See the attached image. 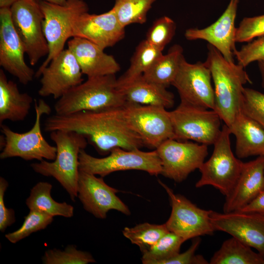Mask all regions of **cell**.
Masks as SVG:
<instances>
[{
  "label": "cell",
  "mask_w": 264,
  "mask_h": 264,
  "mask_svg": "<svg viewBox=\"0 0 264 264\" xmlns=\"http://www.w3.org/2000/svg\"><path fill=\"white\" fill-rule=\"evenodd\" d=\"M44 130L73 131L83 134L102 154L116 147L126 150L140 149L144 144L129 125L123 108L82 111L48 117Z\"/></svg>",
  "instance_id": "1"
},
{
  "label": "cell",
  "mask_w": 264,
  "mask_h": 264,
  "mask_svg": "<svg viewBox=\"0 0 264 264\" xmlns=\"http://www.w3.org/2000/svg\"><path fill=\"white\" fill-rule=\"evenodd\" d=\"M204 62L209 69L214 84V110L229 127L242 112L244 85L252 83L244 67L227 61L214 46L207 44Z\"/></svg>",
  "instance_id": "2"
},
{
  "label": "cell",
  "mask_w": 264,
  "mask_h": 264,
  "mask_svg": "<svg viewBox=\"0 0 264 264\" xmlns=\"http://www.w3.org/2000/svg\"><path fill=\"white\" fill-rule=\"evenodd\" d=\"M126 99L117 85L115 74L88 78L59 98L55 114L66 115L124 107Z\"/></svg>",
  "instance_id": "3"
},
{
  "label": "cell",
  "mask_w": 264,
  "mask_h": 264,
  "mask_svg": "<svg viewBox=\"0 0 264 264\" xmlns=\"http://www.w3.org/2000/svg\"><path fill=\"white\" fill-rule=\"evenodd\" d=\"M56 144V156L52 162L43 160L31 164L34 172L56 179L68 194L71 200L77 197L79 176V155L85 149L87 139L82 134L69 131L56 130L50 132Z\"/></svg>",
  "instance_id": "4"
},
{
  "label": "cell",
  "mask_w": 264,
  "mask_h": 264,
  "mask_svg": "<svg viewBox=\"0 0 264 264\" xmlns=\"http://www.w3.org/2000/svg\"><path fill=\"white\" fill-rule=\"evenodd\" d=\"M35 120L27 132L19 133L6 125H0V132L5 137V145L0 154V158L19 157L25 160L36 159L54 160L56 156V146L49 144L41 131V119L44 114L51 111L50 106L43 99L34 100Z\"/></svg>",
  "instance_id": "5"
},
{
  "label": "cell",
  "mask_w": 264,
  "mask_h": 264,
  "mask_svg": "<svg viewBox=\"0 0 264 264\" xmlns=\"http://www.w3.org/2000/svg\"><path fill=\"white\" fill-rule=\"evenodd\" d=\"M79 171L105 177L114 172L141 170L152 176L161 174V161L156 150L144 152L140 149H112L109 154L98 158L82 150L79 155Z\"/></svg>",
  "instance_id": "6"
},
{
  "label": "cell",
  "mask_w": 264,
  "mask_h": 264,
  "mask_svg": "<svg viewBox=\"0 0 264 264\" xmlns=\"http://www.w3.org/2000/svg\"><path fill=\"white\" fill-rule=\"evenodd\" d=\"M230 130L224 124L214 143L210 157L199 168L201 176L196 188L211 185L225 197L232 190L241 173L243 162L236 157L231 147Z\"/></svg>",
  "instance_id": "7"
},
{
  "label": "cell",
  "mask_w": 264,
  "mask_h": 264,
  "mask_svg": "<svg viewBox=\"0 0 264 264\" xmlns=\"http://www.w3.org/2000/svg\"><path fill=\"white\" fill-rule=\"evenodd\" d=\"M44 14L43 31L47 43L48 54L35 76H40L42 71L62 51L67 40L72 37V26L75 19L88 12L84 0H66L63 5L39 1Z\"/></svg>",
  "instance_id": "8"
},
{
  "label": "cell",
  "mask_w": 264,
  "mask_h": 264,
  "mask_svg": "<svg viewBox=\"0 0 264 264\" xmlns=\"http://www.w3.org/2000/svg\"><path fill=\"white\" fill-rule=\"evenodd\" d=\"M169 113L176 139L208 146L219 136L221 119L214 110L180 102Z\"/></svg>",
  "instance_id": "9"
},
{
  "label": "cell",
  "mask_w": 264,
  "mask_h": 264,
  "mask_svg": "<svg viewBox=\"0 0 264 264\" xmlns=\"http://www.w3.org/2000/svg\"><path fill=\"white\" fill-rule=\"evenodd\" d=\"M10 8L13 24L23 44L30 65L35 66L48 54L43 28L44 17L39 1L19 0Z\"/></svg>",
  "instance_id": "10"
},
{
  "label": "cell",
  "mask_w": 264,
  "mask_h": 264,
  "mask_svg": "<svg viewBox=\"0 0 264 264\" xmlns=\"http://www.w3.org/2000/svg\"><path fill=\"white\" fill-rule=\"evenodd\" d=\"M126 119L144 145L155 150L163 142L175 139L170 113L162 107L127 103Z\"/></svg>",
  "instance_id": "11"
},
{
  "label": "cell",
  "mask_w": 264,
  "mask_h": 264,
  "mask_svg": "<svg viewBox=\"0 0 264 264\" xmlns=\"http://www.w3.org/2000/svg\"><path fill=\"white\" fill-rule=\"evenodd\" d=\"M169 195L171 213L165 223L169 231L185 241L204 235H212L216 231L211 220V210L198 207L184 196L176 194L166 185L158 180Z\"/></svg>",
  "instance_id": "12"
},
{
  "label": "cell",
  "mask_w": 264,
  "mask_h": 264,
  "mask_svg": "<svg viewBox=\"0 0 264 264\" xmlns=\"http://www.w3.org/2000/svg\"><path fill=\"white\" fill-rule=\"evenodd\" d=\"M161 161V174L177 182L199 169L208 155V146L188 141L170 139L156 149Z\"/></svg>",
  "instance_id": "13"
},
{
  "label": "cell",
  "mask_w": 264,
  "mask_h": 264,
  "mask_svg": "<svg viewBox=\"0 0 264 264\" xmlns=\"http://www.w3.org/2000/svg\"><path fill=\"white\" fill-rule=\"evenodd\" d=\"M210 71L204 62H188L183 57L172 84L176 89L180 102L214 110L215 94Z\"/></svg>",
  "instance_id": "14"
},
{
  "label": "cell",
  "mask_w": 264,
  "mask_h": 264,
  "mask_svg": "<svg viewBox=\"0 0 264 264\" xmlns=\"http://www.w3.org/2000/svg\"><path fill=\"white\" fill-rule=\"evenodd\" d=\"M118 191L108 185L103 177L79 172L77 197L84 209L99 219H105L107 213L115 210L129 216V207L117 196Z\"/></svg>",
  "instance_id": "15"
},
{
  "label": "cell",
  "mask_w": 264,
  "mask_h": 264,
  "mask_svg": "<svg viewBox=\"0 0 264 264\" xmlns=\"http://www.w3.org/2000/svg\"><path fill=\"white\" fill-rule=\"evenodd\" d=\"M210 217L216 231L227 233L255 248L264 259V215L241 211L219 213L212 210Z\"/></svg>",
  "instance_id": "16"
},
{
  "label": "cell",
  "mask_w": 264,
  "mask_h": 264,
  "mask_svg": "<svg viewBox=\"0 0 264 264\" xmlns=\"http://www.w3.org/2000/svg\"><path fill=\"white\" fill-rule=\"evenodd\" d=\"M83 74L74 55L64 49L42 71L38 94L58 99L83 82Z\"/></svg>",
  "instance_id": "17"
},
{
  "label": "cell",
  "mask_w": 264,
  "mask_h": 264,
  "mask_svg": "<svg viewBox=\"0 0 264 264\" xmlns=\"http://www.w3.org/2000/svg\"><path fill=\"white\" fill-rule=\"evenodd\" d=\"M25 50L13 24L10 8H0V66L24 85L31 82L34 70L25 63Z\"/></svg>",
  "instance_id": "18"
},
{
  "label": "cell",
  "mask_w": 264,
  "mask_h": 264,
  "mask_svg": "<svg viewBox=\"0 0 264 264\" xmlns=\"http://www.w3.org/2000/svg\"><path fill=\"white\" fill-rule=\"evenodd\" d=\"M239 2V0H230L227 8L216 22L203 28L186 29L185 38L189 41H205L216 48L227 61L235 62L233 57L237 50L235 20Z\"/></svg>",
  "instance_id": "19"
},
{
  "label": "cell",
  "mask_w": 264,
  "mask_h": 264,
  "mask_svg": "<svg viewBox=\"0 0 264 264\" xmlns=\"http://www.w3.org/2000/svg\"><path fill=\"white\" fill-rule=\"evenodd\" d=\"M125 34V27L112 8L100 14L85 12L75 19L72 26V38L85 39L104 49L122 40Z\"/></svg>",
  "instance_id": "20"
},
{
  "label": "cell",
  "mask_w": 264,
  "mask_h": 264,
  "mask_svg": "<svg viewBox=\"0 0 264 264\" xmlns=\"http://www.w3.org/2000/svg\"><path fill=\"white\" fill-rule=\"evenodd\" d=\"M264 189V156L243 162L239 176L225 197L223 212L240 211Z\"/></svg>",
  "instance_id": "21"
},
{
  "label": "cell",
  "mask_w": 264,
  "mask_h": 264,
  "mask_svg": "<svg viewBox=\"0 0 264 264\" xmlns=\"http://www.w3.org/2000/svg\"><path fill=\"white\" fill-rule=\"evenodd\" d=\"M67 44L83 74L88 78L115 74L120 70L119 64L112 55L88 40L74 37Z\"/></svg>",
  "instance_id": "22"
},
{
  "label": "cell",
  "mask_w": 264,
  "mask_h": 264,
  "mask_svg": "<svg viewBox=\"0 0 264 264\" xmlns=\"http://www.w3.org/2000/svg\"><path fill=\"white\" fill-rule=\"evenodd\" d=\"M228 128L236 137L238 158L264 156V129L258 123L242 111Z\"/></svg>",
  "instance_id": "23"
},
{
  "label": "cell",
  "mask_w": 264,
  "mask_h": 264,
  "mask_svg": "<svg viewBox=\"0 0 264 264\" xmlns=\"http://www.w3.org/2000/svg\"><path fill=\"white\" fill-rule=\"evenodd\" d=\"M117 86L127 103L159 106L165 109L172 108L174 105V95L167 90V87L147 80L143 75Z\"/></svg>",
  "instance_id": "24"
},
{
  "label": "cell",
  "mask_w": 264,
  "mask_h": 264,
  "mask_svg": "<svg viewBox=\"0 0 264 264\" xmlns=\"http://www.w3.org/2000/svg\"><path fill=\"white\" fill-rule=\"evenodd\" d=\"M33 102L32 97L20 91L17 85L8 80L0 69V125L5 120L12 122L24 120Z\"/></svg>",
  "instance_id": "25"
},
{
  "label": "cell",
  "mask_w": 264,
  "mask_h": 264,
  "mask_svg": "<svg viewBox=\"0 0 264 264\" xmlns=\"http://www.w3.org/2000/svg\"><path fill=\"white\" fill-rule=\"evenodd\" d=\"M52 185L47 182L40 181L31 189L25 204L29 210H37L47 215L71 218L74 215V207L66 202L56 201L51 196Z\"/></svg>",
  "instance_id": "26"
},
{
  "label": "cell",
  "mask_w": 264,
  "mask_h": 264,
  "mask_svg": "<svg viewBox=\"0 0 264 264\" xmlns=\"http://www.w3.org/2000/svg\"><path fill=\"white\" fill-rule=\"evenodd\" d=\"M183 52L180 45H173L166 54H162L156 59L143 76L149 81L167 88L172 85L177 75L184 57Z\"/></svg>",
  "instance_id": "27"
},
{
  "label": "cell",
  "mask_w": 264,
  "mask_h": 264,
  "mask_svg": "<svg viewBox=\"0 0 264 264\" xmlns=\"http://www.w3.org/2000/svg\"><path fill=\"white\" fill-rule=\"evenodd\" d=\"M264 258L251 247L232 237L224 241L211 257L210 264H264Z\"/></svg>",
  "instance_id": "28"
},
{
  "label": "cell",
  "mask_w": 264,
  "mask_h": 264,
  "mask_svg": "<svg viewBox=\"0 0 264 264\" xmlns=\"http://www.w3.org/2000/svg\"><path fill=\"white\" fill-rule=\"evenodd\" d=\"M162 54V51L146 40L141 41L135 49L128 69L117 79V86L126 84L143 75Z\"/></svg>",
  "instance_id": "29"
},
{
  "label": "cell",
  "mask_w": 264,
  "mask_h": 264,
  "mask_svg": "<svg viewBox=\"0 0 264 264\" xmlns=\"http://www.w3.org/2000/svg\"><path fill=\"white\" fill-rule=\"evenodd\" d=\"M165 223L151 224L144 222L132 227H126L122 231L123 235L138 246L143 253L155 244L164 235L169 232Z\"/></svg>",
  "instance_id": "30"
},
{
  "label": "cell",
  "mask_w": 264,
  "mask_h": 264,
  "mask_svg": "<svg viewBox=\"0 0 264 264\" xmlns=\"http://www.w3.org/2000/svg\"><path fill=\"white\" fill-rule=\"evenodd\" d=\"M185 240L177 234L169 231L147 251L142 253L143 264H162L180 253Z\"/></svg>",
  "instance_id": "31"
},
{
  "label": "cell",
  "mask_w": 264,
  "mask_h": 264,
  "mask_svg": "<svg viewBox=\"0 0 264 264\" xmlns=\"http://www.w3.org/2000/svg\"><path fill=\"white\" fill-rule=\"evenodd\" d=\"M156 0H114L112 8L120 23L125 28L146 22L148 11Z\"/></svg>",
  "instance_id": "32"
},
{
  "label": "cell",
  "mask_w": 264,
  "mask_h": 264,
  "mask_svg": "<svg viewBox=\"0 0 264 264\" xmlns=\"http://www.w3.org/2000/svg\"><path fill=\"white\" fill-rule=\"evenodd\" d=\"M44 264H88L96 261L89 252L68 245L64 250L48 249L42 257Z\"/></svg>",
  "instance_id": "33"
},
{
  "label": "cell",
  "mask_w": 264,
  "mask_h": 264,
  "mask_svg": "<svg viewBox=\"0 0 264 264\" xmlns=\"http://www.w3.org/2000/svg\"><path fill=\"white\" fill-rule=\"evenodd\" d=\"M53 217L37 210H29L22 225L18 230L6 234L5 237L10 242L16 243L33 233L44 229L52 222Z\"/></svg>",
  "instance_id": "34"
},
{
  "label": "cell",
  "mask_w": 264,
  "mask_h": 264,
  "mask_svg": "<svg viewBox=\"0 0 264 264\" xmlns=\"http://www.w3.org/2000/svg\"><path fill=\"white\" fill-rule=\"evenodd\" d=\"M176 28V22L171 18L161 17L156 19L149 29L145 40L162 51L174 37Z\"/></svg>",
  "instance_id": "35"
},
{
  "label": "cell",
  "mask_w": 264,
  "mask_h": 264,
  "mask_svg": "<svg viewBox=\"0 0 264 264\" xmlns=\"http://www.w3.org/2000/svg\"><path fill=\"white\" fill-rule=\"evenodd\" d=\"M242 111L264 129V93L244 88Z\"/></svg>",
  "instance_id": "36"
},
{
  "label": "cell",
  "mask_w": 264,
  "mask_h": 264,
  "mask_svg": "<svg viewBox=\"0 0 264 264\" xmlns=\"http://www.w3.org/2000/svg\"><path fill=\"white\" fill-rule=\"evenodd\" d=\"M264 36V14L244 17L237 27L236 43H248Z\"/></svg>",
  "instance_id": "37"
},
{
  "label": "cell",
  "mask_w": 264,
  "mask_h": 264,
  "mask_svg": "<svg viewBox=\"0 0 264 264\" xmlns=\"http://www.w3.org/2000/svg\"><path fill=\"white\" fill-rule=\"evenodd\" d=\"M238 64L244 68L254 62L264 60V36L242 45L234 54Z\"/></svg>",
  "instance_id": "38"
},
{
  "label": "cell",
  "mask_w": 264,
  "mask_h": 264,
  "mask_svg": "<svg viewBox=\"0 0 264 264\" xmlns=\"http://www.w3.org/2000/svg\"><path fill=\"white\" fill-rule=\"evenodd\" d=\"M201 239L194 238L192 244L185 252L178 253L175 256L164 261L162 264H206L209 263L201 255H195L199 245Z\"/></svg>",
  "instance_id": "39"
},
{
  "label": "cell",
  "mask_w": 264,
  "mask_h": 264,
  "mask_svg": "<svg viewBox=\"0 0 264 264\" xmlns=\"http://www.w3.org/2000/svg\"><path fill=\"white\" fill-rule=\"evenodd\" d=\"M8 181L3 177H0V231H5L6 229L15 222L14 210L8 208L5 205L4 197L8 187Z\"/></svg>",
  "instance_id": "40"
},
{
  "label": "cell",
  "mask_w": 264,
  "mask_h": 264,
  "mask_svg": "<svg viewBox=\"0 0 264 264\" xmlns=\"http://www.w3.org/2000/svg\"><path fill=\"white\" fill-rule=\"evenodd\" d=\"M240 211L264 215V189Z\"/></svg>",
  "instance_id": "41"
},
{
  "label": "cell",
  "mask_w": 264,
  "mask_h": 264,
  "mask_svg": "<svg viewBox=\"0 0 264 264\" xmlns=\"http://www.w3.org/2000/svg\"><path fill=\"white\" fill-rule=\"evenodd\" d=\"M19 0H0V8H10Z\"/></svg>",
  "instance_id": "42"
},
{
  "label": "cell",
  "mask_w": 264,
  "mask_h": 264,
  "mask_svg": "<svg viewBox=\"0 0 264 264\" xmlns=\"http://www.w3.org/2000/svg\"><path fill=\"white\" fill-rule=\"evenodd\" d=\"M38 1H46L51 3L63 5L64 4L66 0H36Z\"/></svg>",
  "instance_id": "43"
},
{
  "label": "cell",
  "mask_w": 264,
  "mask_h": 264,
  "mask_svg": "<svg viewBox=\"0 0 264 264\" xmlns=\"http://www.w3.org/2000/svg\"><path fill=\"white\" fill-rule=\"evenodd\" d=\"M262 79V86L264 88V68H259Z\"/></svg>",
  "instance_id": "44"
},
{
  "label": "cell",
  "mask_w": 264,
  "mask_h": 264,
  "mask_svg": "<svg viewBox=\"0 0 264 264\" xmlns=\"http://www.w3.org/2000/svg\"><path fill=\"white\" fill-rule=\"evenodd\" d=\"M258 68H264V60L260 61L257 62Z\"/></svg>",
  "instance_id": "45"
},
{
  "label": "cell",
  "mask_w": 264,
  "mask_h": 264,
  "mask_svg": "<svg viewBox=\"0 0 264 264\" xmlns=\"http://www.w3.org/2000/svg\"></svg>",
  "instance_id": "46"
}]
</instances>
